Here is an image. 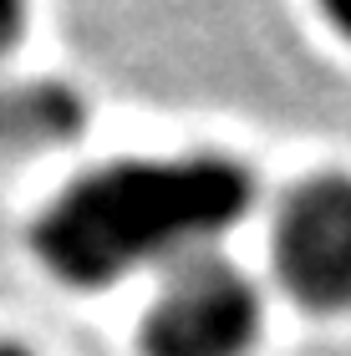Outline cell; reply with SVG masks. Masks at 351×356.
I'll list each match as a JSON object with an SVG mask.
<instances>
[{
	"label": "cell",
	"mask_w": 351,
	"mask_h": 356,
	"mask_svg": "<svg viewBox=\"0 0 351 356\" xmlns=\"http://www.w3.org/2000/svg\"><path fill=\"white\" fill-rule=\"evenodd\" d=\"M0 356H26V351H15V346H0Z\"/></svg>",
	"instance_id": "6"
},
{
	"label": "cell",
	"mask_w": 351,
	"mask_h": 356,
	"mask_svg": "<svg viewBox=\"0 0 351 356\" xmlns=\"http://www.w3.org/2000/svg\"><path fill=\"white\" fill-rule=\"evenodd\" d=\"M254 204V178L225 153L122 158L76 178L46 209L36 250L61 280L107 285L138 265L179 260L239 224Z\"/></svg>",
	"instance_id": "1"
},
{
	"label": "cell",
	"mask_w": 351,
	"mask_h": 356,
	"mask_svg": "<svg viewBox=\"0 0 351 356\" xmlns=\"http://www.w3.org/2000/svg\"><path fill=\"white\" fill-rule=\"evenodd\" d=\"M260 326V296L239 265L214 254L179 260L142 321L148 356H245Z\"/></svg>",
	"instance_id": "2"
},
{
	"label": "cell",
	"mask_w": 351,
	"mask_h": 356,
	"mask_svg": "<svg viewBox=\"0 0 351 356\" xmlns=\"http://www.w3.org/2000/svg\"><path fill=\"white\" fill-rule=\"evenodd\" d=\"M275 265L316 311L351 305V178H306L285 199Z\"/></svg>",
	"instance_id": "3"
},
{
	"label": "cell",
	"mask_w": 351,
	"mask_h": 356,
	"mask_svg": "<svg viewBox=\"0 0 351 356\" xmlns=\"http://www.w3.org/2000/svg\"><path fill=\"white\" fill-rule=\"evenodd\" d=\"M331 10V21H341V31H351V0H321Z\"/></svg>",
	"instance_id": "5"
},
{
	"label": "cell",
	"mask_w": 351,
	"mask_h": 356,
	"mask_svg": "<svg viewBox=\"0 0 351 356\" xmlns=\"http://www.w3.org/2000/svg\"><path fill=\"white\" fill-rule=\"evenodd\" d=\"M21 21H26V0H0V56L21 36Z\"/></svg>",
	"instance_id": "4"
}]
</instances>
